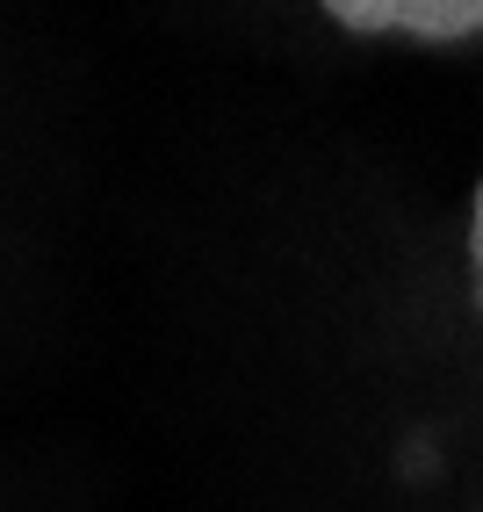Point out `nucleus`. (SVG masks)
Here are the masks:
<instances>
[{
    "instance_id": "nucleus-1",
    "label": "nucleus",
    "mask_w": 483,
    "mask_h": 512,
    "mask_svg": "<svg viewBox=\"0 0 483 512\" xmlns=\"http://www.w3.org/2000/svg\"><path fill=\"white\" fill-rule=\"evenodd\" d=\"M354 37H419V44H462L483 29V0H318Z\"/></svg>"
},
{
    "instance_id": "nucleus-2",
    "label": "nucleus",
    "mask_w": 483,
    "mask_h": 512,
    "mask_svg": "<svg viewBox=\"0 0 483 512\" xmlns=\"http://www.w3.org/2000/svg\"><path fill=\"white\" fill-rule=\"evenodd\" d=\"M469 289H476V311H483V181L469 202Z\"/></svg>"
}]
</instances>
